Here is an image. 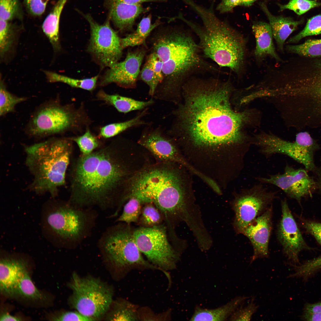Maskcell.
Here are the masks:
<instances>
[{
    "mask_svg": "<svg viewBox=\"0 0 321 321\" xmlns=\"http://www.w3.org/2000/svg\"><path fill=\"white\" fill-rule=\"evenodd\" d=\"M91 29L88 51L102 67H110L122 57L121 38L111 27L109 21L100 25L89 15L86 16Z\"/></svg>",
    "mask_w": 321,
    "mask_h": 321,
    "instance_id": "9a60e30c",
    "label": "cell"
},
{
    "mask_svg": "<svg viewBox=\"0 0 321 321\" xmlns=\"http://www.w3.org/2000/svg\"><path fill=\"white\" fill-rule=\"evenodd\" d=\"M120 222L107 228L98 246L106 259L117 266L133 269H160L145 259L135 240L129 225Z\"/></svg>",
    "mask_w": 321,
    "mask_h": 321,
    "instance_id": "9c48e42d",
    "label": "cell"
},
{
    "mask_svg": "<svg viewBox=\"0 0 321 321\" xmlns=\"http://www.w3.org/2000/svg\"><path fill=\"white\" fill-rule=\"evenodd\" d=\"M282 217L278 229V238L283 253L288 260L299 262L300 252L309 249L299 230L286 199L281 202Z\"/></svg>",
    "mask_w": 321,
    "mask_h": 321,
    "instance_id": "d6986e66",
    "label": "cell"
},
{
    "mask_svg": "<svg viewBox=\"0 0 321 321\" xmlns=\"http://www.w3.org/2000/svg\"><path fill=\"white\" fill-rule=\"evenodd\" d=\"M146 152L137 141L120 137L89 154L81 155L71 169L69 202L81 208H119L132 178L149 163Z\"/></svg>",
    "mask_w": 321,
    "mask_h": 321,
    "instance_id": "7a4b0ae2",
    "label": "cell"
},
{
    "mask_svg": "<svg viewBox=\"0 0 321 321\" xmlns=\"http://www.w3.org/2000/svg\"><path fill=\"white\" fill-rule=\"evenodd\" d=\"M249 297L238 296L226 304L212 309L196 307L191 318V321H224L230 317L235 311Z\"/></svg>",
    "mask_w": 321,
    "mask_h": 321,
    "instance_id": "d4e9b609",
    "label": "cell"
},
{
    "mask_svg": "<svg viewBox=\"0 0 321 321\" xmlns=\"http://www.w3.org/2000/svg\"><path fill=\"white\" fill-rule=\"evenodd\" d=\"M12 26L8 21L0 19V54L1 57L9 50L14 39Z\"/></svg>",
    "mask_w": 321,
    "mask_h": 321,
    "instance_id": "ab89813d",
    "label": "cell"
},
{
    "mask_svg": "<svg viewBox=\"0 0 321 321\" xmlns=\"http://www.w3.org/2000/svg\"><path fill=\"white\" fill-rule=\"evenodd\" d=\"M97 96L100 100L112 105L118 111L124 114L142 110L149 108L155 102L152 97L146 101L139 100L117 94H109L103 90L100 91Z\"/></svg>",
    "mask_w": 321,
    "mask_h": 321,
    "instance_id": "484cf974",
    "label": "cell"
},
{
    "mask_svg": "<svg viewBox=\"0 0 321 321\" xmlns=\"http://www.w3.org/2000/svg\"><path fill=\"white\" fill-rule=\"evenodd\" d=\"M314 173L315 175V177L314 178L317 184V191L321 193V158L320 164L318 166H317Z\"/></svg>",
    "mask_w": 321,
    "mask_h": 321,
    "instance_id": "816d5d0a",
    "label": "cell"
},
{
    "mask_svg": "<svg viewBox=\"0 0 321 321\" xmlns=\"http://www.w3.org/2000/svg\"><path fill=\"white\" fill-rule=\"evenodd\" d=\"M144 204L139 219L141 226L150 227L161 224L164 218L159 209L152 203Z\"/></svg>",
    "mask_w": 321,
    "mask_h": 321,
    "instance_id": "e575fe53",
    "label": "cell"
},
{
    "mask_svg": "<svg viewBox=\"0 0 321 321\" xmlns=\"http://www.w3.org/2000/svg\"><path fill=\"white\" fill-rule=\"evenodd\" d=\"M138 307L125 300L114 302L106 319L110 321H134L139 320Z\"/></svg>",
    "mask_w": 321,
    "mask_h": 321,
    "instance_id": "f546056e",
    "label": "cell"
},
{
    "mask_svg": "<svg viewBox=\"0 0 321 321\" xmlns=\"http://www.w3.org/2000/svg\"><path fill=\"white\" fill-rule=\"evenodd\" d=\"M146 61L153 70L160 84L162 82L163 78L162 62L156 54L153 52H151L148 55Z\"/></svg>",
    "mask_w": 321,
    "mask_h": 321,
    "instance_id": "f6af8a7d",
    "label": "cell"
},
{
    "mask_svg": "<svg viewBox=\"0 0 321 321\" xmlns=\"http://www.w3.org/2000/svg\"><path fill=\"white\" fill-rule=\"evenodd\" d=\"M69 286L72 291L70 299L72 307L94 320L104 315L112 304L111 288L97 279L74 273Z\"/></svg>",
    "mask_w": 321,
    "mask_h": 321,
    "instance_id": "8fae6325",
    "label": "cell"
},
{
    "mask_svg": "<svg viewBox=\"0 0 321 321\" xmlns=\"http://www.w3.org/2000/svg\"><path fill=\"white\" fill-rule=\"evenodd\" d=\"M112 0L119 1L129 4H140L146 2H164L166 1V0Z\"/></svg>",
    "mask_w": 321,
    "mask_h": 321,
    "instance_id": "f5cc1de1",
    "label": "cell"
},
{
    "mask_svg": "<svg viewBox=\"0 0 321 321\" xmlns=\"http://www.w3.org/2000/svg\"><path fill=\"white\" fill-rule=\"evenodd\" d=\"M25 263L21 260L3 259L0 263V288L2 293L8 296H15V289L24 271Z\"/></svg>",
    "mask_w": 321,
    "mask_h": 321,
    "instance_id": "603a6c76",
    "label": "cell"
},
{
    "mask_svg": "<svg viewBox=\"0 0 321 321\" xmlns=\"http://www.w3.org/2000/svg\"><path fill=\"white\" fill-rule=\"evenodd\" d=\"M20 10L18 0H0L1 19L9 21L17 18Z\"/></svg>",
    "mask_w": 321,
    "mask_h": 321,
    "instance_id": "60d3db41",
    "label": "cell"
},
{
    "mask_svg": "<svg viewBox=\"0 0 321 321\" xmlns=\"http://www.w3.org/2000/svg\"><path fill=\"white\" fill-rule=\"evenodd\" d=\"M22 320L19 317L10 315L8 313H4L0 317V321H20Z\"/></svg>",
    "mask_w": 321,
    "mask_h": 321,
    "instance_id": "db71d44e",
    "label": "cell"
},
{
    "mask_svg": "<svg viewBox=\"0 0 321 321\" xmlns=\"http://www.w3.org/2000/svg\"><path fill=\"white\" fill-rule=\"evenodd\" d=\"M140 78L148 86V95L152 97L159 84L152 69L146 61L139 73Z\"/></svg>",
    "mask_w": 321,
    "mask_h": 321,
    "instance_id": "b9f144b4",
    "label": "cell"
},
{
    "mask_svg": "<svg viewBox=\"0 0 321 321\" xmlns=\"http://www.w3.org/2000/svg\"><path fill=\"white\" fill-rule=\"evenodd\" d=\"M232 89L229 81H188L182 91L184 102L172 111L174 119L168 133L176 140L188 135L198 146L250 144L252 139L243 128L250 124L253 112L232 109Z\"/></svg>",
    "mask_w": 321,
    "mask_h": 321,
    "instance_id": "6da1fadb",
    "label": "cell"
},
{
    "mask_svg": "<svg viewBox=\"0 0 321 321\" xmlns=\"http://www.w3.org/2000/svg\"><path fill=\"white\" fill-rule=\"evenodd\" d=\"M259 0H242L241 6L249 7L252 6L254 2Z\"/></svg>",
    "mask_w": 321,
    "mask_h": 321,
    "instance_id": "11a10c76",
    "label": "cell"
},
{
    "mask_svg": "<svg viewBox=\"0 0 321 321\" xmlns=\"http://www.w3.org/2000/svg\"><path fill=\"white\" fill-rule=\"evenodd\" d=\"M44 73L48 81L50 82H61L72 87L79 88L89 91L95 88L98 78L96 75L90 78L78 79L71 78L55 73L45 71Z\"/></svg>",
    "mask_w": 321,
    "mask_h": 321,
    "instance_id": "4dcf8cb0",
    "label": "cell"
},
{
    "mask_svg": "<svg viewBox=\"0 0 321 321\" xmlns=\"http://www.w3.org/2000/svg\"><path fill=\"white\" fill-rule=\"evenodd\" d=\"M186 4L199 15L202 26L185 18L180 14L178 19L185 22L197 36L200 49L205 57L220 67H227L238 76L244 70L247 53L245 37L227 22L216 15L213 2L208 8L193 0Z\"/></svg>",
    "mask_w": 321,
    "mask_h": 321,
    "instance_id": "5b68a950",
    "label": "cell"
},
{
    "mask_svg": "<svg viewBox=\"0 0 321 321\" xmlns=\"http://www.w3.org/2000/svg\"><path fill=\"white\" fill-rule=\"evenodd\" d=\"M124 204L122 213L116 221L129 225L132 223L138 222L141 212L142 204L143 203L137 197L131 195L127 197Z\"/></svg>",
    "mask_w": 321,
    "mask_h": 321,
    "instance_id": "1f68e13d",
    "label": "cell"
},
{
    "mask_svg": "<svg viewBox=\"0 0 321 321\" xmlns=\"http://www.w3.org/2000/svg\"><path fill=\"white\" fill-rule=\"evenodd\" d=\"M304 57L287 78L281 95L295 126L321 127V57Z\"/></svg>",
    "mask_w": 321,
    "mask_h": 321,
    "instance_id": "8992f818",
    "label": "cell"
},
{
    "mask_svg": "<svg viewBox=\"0 0 321 321\" xmlns=\"http://www.w3.org/2000/svg\"><path fill=\"white\" fill-rule=\"evenodd\" d=\"M28 299L38 300L44 298L43 295L35 286L26 270L20 278L15 289V295Z\"/></svg>",
    "mask_w": 321,
    "mask_h": 321,
    "instance_id": "836d02e7",
    "label": "cell"
},
{
    "mask_svg": "<svg viewBox=\"0 0 321 321\" xmlns=\"http://www.w3.org/2000/svg\"><path fill=\"white\" fill-rule=\"evenodd\" d=\"M255 297H251L250 302L246 306L241 305L229 318L231 321H250L257 311L259 306L254 302Z\"/></svg>",
    "mask_w": 321,
    "mask_h": 321,
    "instance_id": "7bdbcfd3",
    "label": "cell"
},
{
    "mask_svg": "<svg viewBox=\"0 0 321 321\" xmlns=\"http://www.w3.org/2000/svg\"><path fill=\"white\" fill-rule=\"evenodd\" d=\"M279 11L288 10L300 15L310 10L321 6V2L317 0H290L285 4H278Z\"/></svg>",
    "mask_w": 321,
    "mask_h": 321,
    "instance_id": "74e56055",
    "label": "cell"
},
{
    "mask_svg": "<svg viewBox=\"0 0 321 321\" xmlns=\"http://www.w3.org/2000/svg\"><path fill=\"white\" fill-rule=\"evenodd\" d=\"M176 164L157 161L149 164L132 178L128 191V196L154 204L168 228L177 220L188 226L195 221L187 206L183 180Z\"/></svg>",
    "mask_w": 321,
    "mask_h": 321,
    "instance_id": "277c9868",
    "label": "cell"
},
{
    "mask_svg": "<svg viewBox=\"0 0 321 321\" xmlns=\"http://www.w3.org/2000/svg\"><path fill=\"white\" fill-rule=\"evenodd\" d=\"M307 171L305 169H296L287 165L282 174L258 179L262 183L277 186L288 197L300 202L303 198L312 196L317 191L316 182Z\"/></svg>",
    "mask_w": 321,
    "mask_h": 321,
    "instance_id": "e0dca14e",
    "label": "cell"
},
{
    "mask_svg": "<svg viewBox=\"0 0 321 321\" xmlns=\"http://www.w3.org/2000/svg\"><path fill=\"white\" fill-rule=\"evenodd\" d=\"M321 34V14L309 19L304 28L297 34L289 38L287 43H297L306 37Z\"/></svg>",
    "mask_w": 321,
    "mask_h": 321,
    "instance_id": "8d00e7d4",
    "label": "cell"
},
{
    "mask_svg": "<svg viewBox=\"0 0 321 321\" xmlns=\"http://www.w3.org/2000/svg\"><path fill=\"white\" fill-rule=\"evenodd\" d=\"M302 224L306 231L313 235L321 246V223L306 220Z\"/></svg>",
    "mask_w": 321,
    "mask_h": 321,
    "instance_id": "c3c4849f",
    "label": "cell"
},
{
    "mask_svg": "<svg viewBox=\"0 0 321 321\" xmlns=\"http://www.w3.org/2000/svg\"><path fill=\"white\" fill-rule=\"evenodd\" d=\"M49 0H24L27 8L31 14L40 16L45 12Z\"/></svg>",
    "mask_w": 321,
    "mask_h": 321,
    "instance_id": "bcb514c9",
    "label": "cell"
},
{
    "mask_svg": "<svg viewBox=\"0 0 321 321\" xmlns=\"http://www.w3.org/2000/svg\"><path fill=\"white\" fill-rule=\"evenodd\" d=\"M67 0H59L52 11L45 19L42 26L43 32L49 40L54 50L61 48L59 29L60 15Z\"/></svg>",
    "mask_w": 321,
    "mask_h": 321,
    "instance_id": "4316f807",
    "label": "cell"
},
{
    "mask_svg": "<svg viewBox=\"0 0 321 321\" xmlns=\"http://www.w3.org/2000/svg\"><path fill=\"white\" fill-rule=\"evenodd\" d=\"M242 0H221L216 9L220 13L231 12L236 7L241 6Z\"/></svg>",
    "mask_w": 321,
    "mask_h": 321,
    "instance_id": "681fc988",
    "label": "cell"
},
{
    "mask_svg": "<svg viewBox=\"0 0 321 321\" xmlns=\"http://www.w3.org/2000/svg\"><path fill=\"white\" fill-rule=\"evenodd\" d=\"M272 207L268 208L245 228L242 234L250 240L254 253L251 259V264L259 258L269 257L268 245L272 228Z\"/></svg>",
    "mask_w": 321,
    "mask_h": 321,
    "instance_id": "ffe728a7",
    "label": "cell"
},
{
    "mask_svg": "<svg viewBox=\"0 0 321 321\" xmlns=\"http://www.w3.org/2000/svg\"><path fill=\"white\" fill-rule=\"evenodd\" d=\"M146 52L143 48L129 51L123 61L109 67L101 79L100 85L115 83L126 89L135 88Z\"/></svg>",
    "mask_w": 321,
    "mask_h": 321,
    "instance_id": "ac0fdd59",
    "label": "cell"
},
{
    "mask_svg": "<svg viewBox=\"0 0 321 321\" xmlns=\"http://www.w3.org/2000/svg\"><path fill=\"white\" fill-rule=\"evenodd\" d=\"M26 98L18 97L10 92L1 80L0 84V115L4 116L14 111L16 106L25 101Z\"/></svg>",
    "mask_w": 321,
    "mask_h": 321,
    "instance_id": "d590c367",
    "label": "cell"
},
{
    "mask_svg": "<svg viewBox=\"0 0 321 321\" xmlns=\"http://www.w3.org/2000/svg\"><path fill=\"white\" fill-rule=\"evenodd\" d=\"M90 121L81 107L62 105L57 100H50L34 112L26 131L31 137L42 138L69 131H81Z\"/></svg>",
    "mask_w": 321,
    "mask_h": 321,
    "instance_id": "ba28073f",
    "label": "cell"
},
{
    "mask_svg": "<svg viewBox=\"0 0 321 321\" xmlns=\"http://www.w3.org/2000/svg\"><path fill=\"white\" fill-rule=\"evenodd\" d=\"M70 138L76 143L82 155H87L91 154L99 145L97 138L88 129L83 135Z\"/></svg>",
    "mask_w": 321,
    "mask_h": 321,
    "instance_id": "f35d334b",
    "label": "cell"
},
{
    "mask_svg": "<svg viewBox=\"0 0 321 321\" xmlns=\"http://www.w3.org/2000/svg\"><path fill=\"white\" fill-rule=\"evenodd\" d=\"M152 52L162 62L163 79L152 97L176 104L180 100L182 87L193 74L218 72L201 54L198 44L190 34L174 28H165L150 38Z\"/></svg>",
    "mask_w": 321,
    "mask_h": 321,
    "instance_id": "3957f363",
    "label": "cell"
},
{
    "mask_svg": "<svg viewBox=\"0 0 321 321\" xmlns=\"http://www.w3.org/2000/svg\"><path fill=\"white\" fill-rule=\"evenodd\" d=\"M276 194V191L269 190L261 184L244 190L233 204L234 226L236 231L242 234L250 223L269 208Z\"/></svg>",
    "mask_w": 321,
    "mask_h": 321,
    "instance_id": "5bb4252c",
    "label": "cell"
},
{
    "mask_svg": "<svg viewBox=\"0 0 321 321\" xmlns=\"http://www.w3.org/2000/svg\"><path fill=\"white\" fill-rule=\"evenodd\" d=\"M304 317L308 321H321V302L307 305Z\"/></svg>",
    "mask_w": 321,
    "mask_h": 321,
    "instance_id": "7dc6e473",
    "label": "cell"
},
{
    "mask_svg": "<svg viewBox=\"0 0 321 321\" xmlns=\"http://www.w3.org/2000/svg\"><path fill=\"white\" fill-rule=\"evenodd\" d=\"M70 138L53 137L25 147V163L33 177L30 190L53 197L64 185L73 149Z\"/></svg>",
    "mask_w": 321,
    "mask_h": 321,
    "instance_id": "52a82bcc",
    "label": "cell"
},
{
    "mask_svg": "<svg viewBox=\"0 0 321 321\" xmlns=\"http://www.w3.org/2000/svg\"><path fill=\"white\" fill-rule=\"evenodd\" d=\"M259 5L269 21L278 50L283 52L285 41L298 27L303 23L304 20H295L290 17L274 15L265 3H261Z\"/></svg>",
    "mask_w": 321,
    "mask_h": 321,
    "instance_id": "44dd1931",
    "label": "cell"
},
{
    "mask_svg": "<svg viewBox=\"0 0 321 321\" xmlns=\"http://www.w3.org/2000/svg\"><path fill=\"white\" fill-rule=\"evenodd\" d=\"M252 29L256 40L254 54L256 59L261 60L269 56L276 61H282L276 51L272 30L269 24L262 21L255 22L252 26Z\"/></svg>",
    "mask_w": 321,
    "mask_h": 321,
    "instance_id": "cb8c5ba5",
    "label": "cell"
},
{
    "mask_svg": "<svg viewBox=\"0 0 321 321\" xmlns=\"http://www.w3.org/2000/svg\"><path fill=\"white\" fill-rule=\"evenodd\" d=\"M151 18V15L143 18L138 24L135 31L121 38V45L123 49L128 47L141 45L146 46L147 37L152 32L160 23L158 21L152 23Z\"/></svg>",
    "mask_w": 321,
    "mask_h": 321,
    "instance_id": "f1b7e54d",
    "label": "cell"
},
{
    "mask_svg": "<svg viewBox=\"0 0 321 321\" xmlns=\"http://www.w3.org/2000/svg\"><path fill=\"white\" fill-rule=\"evenodd\" d=\"M288 52L302 57L314 58L321 57V39H309L303 43L297 45H287Z\"/></svg>",
    "mask_w": 321,
    "mask_h": 321,
    "instance_id": "d6a6232c",
    "label": "cell"
},
{
    "mask_svg": "<svg viewBox=\"0 0 321 321\" xmlns=\"http://www.w3.org/2000/svg\"><path fill=\"white\" fill-rule=\"evenodd\" d=\"M166 226H141L133 230L135 240L148 261L168 276L166 270L176 266L179 255L169 243Z\"/></svg>",
    "mask_w": 321,
    "mask_h": 321,
    "instance_id": "4fadbf2b",
    "label": "cell"
},
{
    "mask_svg": "<svg viewBox=\"0 0 321 321\" xmlns=\"http://www.w3.org/2000/svg\"><path fill=\"white\" fill-rule=\"evenodd\" d=\"M50 319L54 321H94L86 317L77 311H68L52 315Z\"/></svg>",
    "mask_w": 321,
    "mask_h": 321,
    "instance_id": "ee69618b",
    "label": "cell"
},
{
    "mask_svg": "<svg viewBox=\"0 0 321 321\" xmlns=\"http://www.w3.org/2000/svg\"><path fill=\"white\" fill-rule=\"evenodd\" d=\"M149 108L139 111L134 117L125 121L112 123L103 127L100 129L99 136L104 138L115 136L128 129L144 126L150 122L146 121L144 118L149 113Z\"/></svg>",
    "mask_w": 321,
    "mask_h": 321,
    "instance_id": "83f0119b",
    "label": "cell"
},
{
    "mask_svg": "<svg viewBox=\"0 0 321 321\" xmlns=\"http://www.w3.org/2000/svg\"><path fill=\"white\" fill-rule=\"evenodd\" d=\"M110 15L117 27L121 31L132 29L136 18L148 11L140 4H131L115 0L110 1Z\"/></svg>",
    "mask_w": 321,
    "mask_h": 321,
    "instance_id": "7402d4cb",
    "label": "cell"
},
{
    "mask_svg": "<svg viewBox=\"0 0 321 321\" xmlns=\"http://www.w3.org/2000/svg\"><path fill=\"white\" fill-rule=\"evenodd\" d=\"M176 141L161 126H154L150 123L144 126L137 141L157 162L180 164L195 172L196 170L180 154Z\"/></svg>",
    "mask_w": 321,
    "mask_h": 321,
    "instance_id": "2e32d148",
    "label": "cell"
},
{
    "mask_svg": "<svg viewBox=\"0 0 321 321\" xmlns=\"http://www.w3.org/2000/svg\"><path fill=\"white\" fill-rule=\"evenodd\" d=\"M97 217L92 208H78L68 202L50 213L47 221L57 235L74 248L90 235Z\"/></svg>",
    "mask_w": 321,
    "mask_h": 321,
    "instance_id": "30bf717a",
    "label": "cell"
},
{
    "mask_svg": "<svg viewBox=\"0 0 321 321\" xmlns=\"http://www.w3.org/2000/svg\"><path fill=\"white\" fill-rule=\"evenodd\" d=\"M255 144L264 155H285L302 164L308 171L314 173L316 169L314 155L320 147L307 132L297 134L293 142L284 140L271 133L264 132L257 135Z\"/></svg>",
    "mask_w": 321,
    "mask_h": 321,
    "instance_id": "7c38bea8",
    "label": "cell"
},
{
    "mask_svg": "<svg viewBox=\"0 0 321 321\" xmlns=\"http://www.w3.org/2000/svg\"><path fill=\"white\" fill-rule=\"evenodd\" d=\"M307 266L309 270L313 272L321 268V256L308 261Z\"/></svg>",
    "mask_w": 321,
    "mask_h": 321,
    "instance_id": "f907efd6",
    "label": "cell"
}]
</instances>
